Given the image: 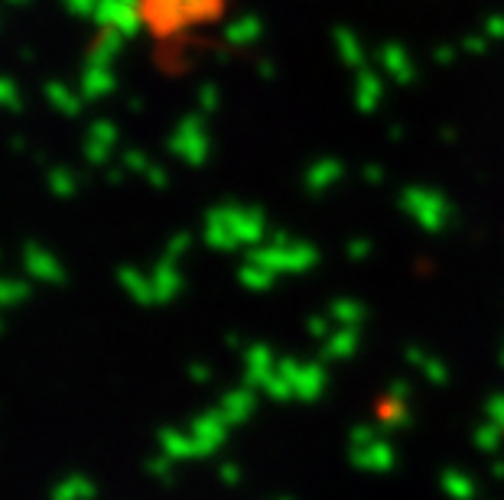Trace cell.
Here are the masks:
<instances>
[{
  "label": "cell",
  "instance_id": "cell-8",
  "mask_svg": "<svg viewBox=\"0 0 504 500\" xmlns=\"http://www.w3.org/2000/svg\"><path fill=\"white\" fill-rule=\"evenodd\" d=\"M121 286H124L127 293L134 296L137 303H154L156 299V293H154V279H147V277H140L137 270H121Z\"/></svg>",
  "mask_w": 504,
  "mask_h": 500
},
{
  "label": "cell",
  "instance_id": "cell-1",
  "mask_svg": "<svg viewBox=\"0 0 504 500\" xmlns=\"http://www.w3.org/2000/svg\"><path fill=\"white\" fill-rule=\"evenodd\" d=\"M218 7H222L218 0H144V17L156 33L176 36L212 20Z\"/></svg>",
  "mask_w": 504,
  "mask_h": 500
},
{
  "label": "cell",
  "instance_id": "cell-14",
  "mask_svg": "<svg viewBox=\"0 0 504 500\" xmlns=\"http://www.w3.org/2000/svg\"><path fill=\"white\" fill-rule=\"evenodd\" d=\"M85 160H88L91 166H108L111 146H101V143H88V140H85Z\"/></svg>",
  "mask_w": 504,
  "mask_h": 500
},
{
  "label": "cell",
  "instance_id": "cell-22",
  "mask_svg": "<svg viewBox=\"0 0 504 500\" xmlns=\"http://www.w3.org/2000/svg\"><path fill=\"white\" fill-rule=\"evenodd\" d=\"M0 329H4V325H0Z\"/></svg>",
  "mask_w": 504,
  "mask_h": 500
},
{
  "label": "cell",
  "instance_id": "cell-13",
  "mask_svg": "<svg viewBox=\"0 0 504 500\" xmlns=\"http://www.w3.org/2000/svg\"><path fill=\"white\" fill-rule=\"evenodd\" d=\"M0 107H7V111H20L23 101H20V88L13 79H4L0 75Z\"/></svg>",
  "mask_w": 504,
  "mask_h": 500
},
{
  "label": "cell",
  "instance_id": "cell-20",
  "mask_svg": "<svg viewBox=\"0 0 504 500\" xmlns=\"http://www.w3.org/2000/svg\"><path fill=\"white\" fill-rule=\"evenodd\" d=\"M108 182H121V170H111L108 172Z\"/></svg>",
  "mask_w": 504,
  "mask_h": 500
},
{
  "label": "cell",
  "instance_id": "cell-10",
  "mask_svg": "<svg viewBox=\"0 0 504 500\" xmlns=\"http://www.w3.org/2000/svg\"><path fill=\"white\" fill-rule=\"evenodd\" d=\"M29 296V286L20 283V279H7L0 277V309H10V305L23 303Z\"/></svg>",
  "mask_w": 504,
  "mask_h": 500
},
{
  "label": "cell",
  "instance_id": "cell-17",
  "mask_svg": "<svg viewBox=\"0 0 504 500\" xmlns=\"http://www.w3.org/2000/svg\"><path fill=\"white\" fill-rule=\"evenodd\" d=\"M124 162H127V166H130V170H144V166H147L144 156H140V153H137V150L124 153Z\"/></svg>",
  "mask_w": 504,
  "mask_h": 500
},
{
  "label": "cell",
  "instance_id": "cell-4",
  "mask_svg": "<svg viewBox=\"0 0 504 500\" xmlns=\"http://www.w3.org/2000/svg\"><path fill=\"white\" fill-rule=\"evenodd\" d=\"M81 98L85 101H101L114 91V71L108 65H85L81 71Z\"/></svg>",
  "mask_w": 504,
  "mask_h": 500
},
{
  "label": "cell",
  "instance_id": "cell-19",
  "mask_svg": "<svg viewBox=\"0 0 504 500\" xmlns=\"http://www.w3.org/2000/svg\"><path fill=\"white\" fill-rule=\"evenodd\" d=\"M150 179H154V186H163V172L160 170H150Z\"/></svg>",
  "mask_w": 504,
  "mask_h": 500
},
{
  "label": "cell",
  "instance_id": "cell-9",
  "mask_svg": "<svg viewBox=\"0 0 504 500\" xmlns=\"http://www.w3.org/2000/svg\"><path fill=\"white\" fill-rule=\"evenodd\" d=\"M91 497H95V484L88 478H81V474L65 478L53 494V500H91Z\"/></svg>",
  "mask_w": 504,
  "mask_h": 500
},
{
  "label": "cell",
  "instance_id": "cell-6",
  "mask_svg": "<svg viewBox=\"0 0 504 500\" xmlns=\"http://www.w3.org/2000/svg\"><path fill=\"white\" fill-rule=\"evenodd\" d=\"M124 39L127 36H121L117 29H101V36L95 39V46H91L88 53V65H108L114 62L117 55H121V49H124Z\"/></svg>",
  "mask_w": 504,
  "mask_h": 500
},
{
  "label": "cell",
  "instance_id": "cell-12",
  "mask_svg": "<svg viewBox=\"0 0 504 500\" xmlns=\"http://www.w3.org/2000/svg\"><path fill=\"white\" fill-rule=\"evenodd\" d=\"M88 143H101V146H114L117 143V127L111 121H95L88 127Z\"/></svg>",
  "mask_w": 504,
  "mask_h": 500
},
{
  "label": "cell",
  "instance_id": "cell-2",
  "mask_svg": "<svg viewBox=\"0 0 504 500\" xmlns=\"http://www.w3.org/2000/svg\"><path fill=\"white\" fill-rule=\"evenodd\" d=\"M95 23L101 29H117L121 36H134L144 27V0H101L95 10Z\"/></svg>",
  "mask_w": 504,
  "mask_h": 500
},
{
  "label": "cell",
  "instance_id": "cell-21",
  "mask_svg": "<svg viewBox=\"0 0 504 500\" xmlns=\"http://www.w3.org/2000/svg\"><path fill=\"white\" fill-rule=\"evenodd\" d=\"M7 4H27V0H7Z\"/></svg>",
  "mask_w": 504,
  "mask_h": 500
},
{
  "label": "cell",
  "instance_id": "cell-18",
  "mask_svg": "<svg viewBox=\"0 0 504 500\" xmlns=\"http://www.w3.org/2000/svg\"><path fill=\"white\" fill-rule=\"evenodd\" d=\"M10 146H13V150H23V146H27V140H23V137H13V140H10Z\"/></svg>",
  "mask_w": 504,
  "mask_h": 500
},
{
  "label": "cell",
  "instance_id": "cell-16",
  "mask_svg": "<svg viewBox=\"0 0 504 500\" xmlns=\"http://www.w3.org/2000/svg\"><path fill=\"white\" fill-rule=\"evenodd\" d=\"M63 4L75 17H95V10H98L101 0H63Z\"/></svg>",
  "mask_w": 504,
  "mask_h": 500
},
{
  "label": "cell",
  "instance_id": "cell-3",
  "mask_svg": "<svg viewBox=\"0 0 504 500\" xmlns=\"http://www.w3.org/2000/svg\"><path fill=\"white\" fill-rule=\"evenodd\" d=\"M23 267L37 283H49V286H63L65 283V270L63 263L55 260V254H49L39 244H27L23 247Z\"/></svg>",
  "mask_w": 504,
  "mask_h": 500
},
{
  "label": "cell",
  "instance_id": "cell-15",
  "mask_svg": "<svg viewBox=\"0 0 504 500\" xmlns=\"http://www.w3.org/2000/svg\"><path fill=\"white\" fill-rule=\"evenodd\" d=\"M163 448L170 452V455H189L192 446L186 442L182 436H176V432H163Z\"/></svg>",
  "mask_w": 504,
  "mask_h": 500
},
{
  "label": "cell",
  "instance_id": "cell-7",
  "mask_svg": "<svg viewBox=\"0 0 504 500\" xmlns=\"http://www.w3.org/2000/svg\"><path fill=\"white\" fill-rule=\"evenodd\" d=\"M46 186L55 198H72L79 192V176L72 170H65V166H55V170L46 172Z\"/></svg>",
  "mask_w": 504,
  "mask_h": 500
},
{
  "label": "cell",
  "instance_id": "cell-5",
  "mask_svg": "<svg viewBox=\"0 0 504 500\" xmlns=\"http://www.w3.org/2000/svg\"><path fill=\"white\" fill-rule=\"evenodd\" d=\"M46 101L65 117H79L81 107H85V98H81V91H72L65 81H49L46 85Z\"/></svg>",
  "mask_w": 504,
  "mask_h": 500
},
{
  "label": "cell",
  "instance_id": "cell-11",
  "mask_svg": "<svg viewBox=\"0 0 504 500\" xmlns=\"http://www.w3.org/2000/svg\"><path fill=\"white\" fill-rule=\"evenodd\" d=\"M176 286H180V279H176V273H172L170 267H160L154 273V293H156V299H170V296L176 293Z\"/></svg>",
  "mask_w": 504,
  "mask_h": 500
}]
</instances>
